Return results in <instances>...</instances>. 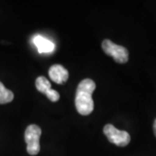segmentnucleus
Segmentation results:
<instances>
[{
  "instance_id": "f257e3e1",
  "label": "nucleus",
  "mask_w": 156,
  "mask_h": 156,
  "mask_svg": "<svg viewBox=\"0 0 156 156\" xmlns=\"http://www.w3.org/2000/svg\"><path fill=\"white\" fill-rule=\"evenodd\" d=\"M95 89V82L91 79H84L78 84L76 92L75 104L77 112L82 115H88L94 110L92 94Z\"/></svg>"
},
{
  "instance_id": "f03ea898",
  "label": "nucleus",
  "mask_w": 156,
  "mask_h": 156,
  "mask_svg": "<svg viewBox=\"0 0 156 156\" xmlns=\"http://www.w3.org/2000/svg\"><path fill=\"white\" fill-rule=\"evenodd\" d=\"M42 134L40 127L31 124L27 127L24 133V140L27 143V152L30 155H37L40 152L39 139Z\"/></svg>"
},
{
  "instance_id": "7ed1b4c3",
  "label": "nucleus",
  "mask_w": 156,
  "mask_h": 156,
  "mask_svg": "<svg viewBox=\"0 0 156 156\" xmlns=\"http://www.w3.org/2000/svg\"><path fill=\"white\" fill-rule=\"evenodd\" d=\"M101 48L108 56H112L118 63H125L128 61V50L122 45L114 44L108 39L103 40Z\"/></svg>"
},
{
  "instance_id": "20e7f679",
  "label": "nucleus",
  "mask_w": 156,
  "mask_h": 156,
  "mask_svg": "<svg viewBox=\"0 0 156 156\" xmlns=\"http://www.w3.org/2000/svg\"><path fill=\"white\" fill-rule=\"evenodd\" d=\"M103 133L108 140L118 147H125L130 142V134L127 131L119 130L112 124H107L103 128Z\"/></svg>"
},
{
  "instance_id": "39448f33",
  "label": "nucleus",
  "mask_w": 156,
  "mask_h": 156,
  "mask_svg": "<svg viewBox=\"0 0 156 156\" xmlns=\"http://www.w3.org/2000/svg\"><path fill=\"white\" fill-rule=\"evenodd\" d=\"M49 76L50 79L55 82L56 83H64L69 78V72L68 70L60 64H55L50 68Z\"/></svg>"
},
{
  "instance_id": "423d86ee",
  "label": "nucleus",
  "mask_w": 156,
  "mask_h": 156,
  "mask_svg": "<svg viewBox=\"0 0 156 156\" xmlns=\"http://www.w3.org/2000/svg\"><path fill=\"white\" fill-rule=\"evenodd\" d=\"M34 44L36 45L39 53H50L54 50L55 44L48 39L43 37L42 36H36L33 38Z\"/></svg>"
},
{
  "instance_id": "0eeeda50",
  "label": "nucleus",
  "mask_w": 156,
  "mask_h": 156,
  "mask_svg": "<svg viewBox=\"0 0 156 156\" xmlns=\"http://www.w3.org/2000/svg\"><path fill=\"white\" fill-rule=\"evenodd\" d=\"M14 98L13 92L7 89L4 86V84L0 82V104L9 103Z\"/></svg>"
},
{
  "instance_id": "6e6552de",
  "label": "nucleus",
  "mask_w": 156,
  "mask_h": 156,
  "mask_svg": "<svg viewBox=\"0 0 156 156\" xmlns=\"http://www.w3.org/2000/svg\"><path fill=\"white\" fill-rule=\"evenodd\" d=\"M51 85L49 80H47V78L44 76H39L36 80V88L38 90L39 92L46 94L50 89H51Z\"/></svg>"
},
{
  "instance_id": "1a4fd4ad",
  "label": "nucleus",
  "mask_w": 156,
  "mask_h": 156,
  "mask_svg": "<svg viewBox=\"0 0 156 156\" xmlns=\"http://www.w3.org/2000/svg\"><path fill=\"white\" fill-rule=\"evenodd\" d=\"M45 95L48 97V99L50 100L51 101H57L59 100V98H60V95H59V93L56 91V90H54V89H50Z\"/></svg>"
},
{
  "instance_id": "9d476101",
  "label": "nucleus",
  "mask_w": 156,
  "mask_h": 156,
  "mask_svg": "<svg viewBox=\"0 0 156 156\" xmlns=\"http://www.w3.org/2000/svg\"><path fill=\"white\" fill-rule=\"evenodd\" d=\"M154 135L156 136V119L154 122Z\"/></svg>"
}]
</instances>
